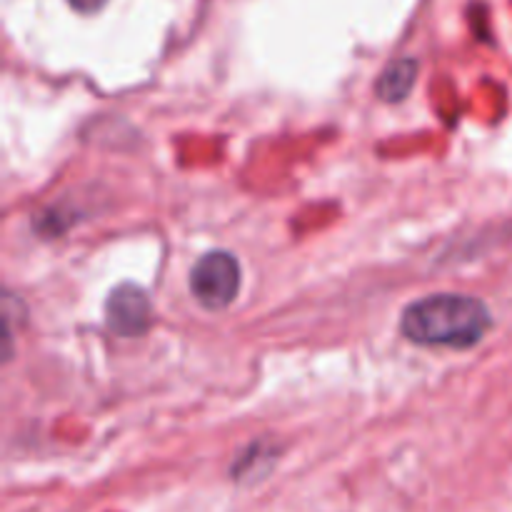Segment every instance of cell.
<instances>
[{"mask_svg":"<svg viewBox=\"0 0 512 512\" xmlns=\"http://www.w3.org/2000/svg\"><path fill=\"white\" fill-rule=\"evenodd\" d=\"M493 325L490 310L473 295H430L408 305L400 328L408 340L428 348H473Z\"/></svg>","mask_w":512,"mask_h":512,"instance_id":"obj_1","label":"cell"},{"mask_svg":"<svg viewBox=\"0 0 512 512\" xmlns=\"http://www.w3.org/2000/svg\"><path fill=\"white\" fill-rule=\"evenodd\" d=\"M190 290L208 310H225L240 290V265L225 250H210L190 270Z\"/></svg>","mask_w":512,"mask_h":512,"instance_id":"obj_2","label":"cell"},{"mask_svg":"<svg viewBox=\"0 0 512 512\" xmlns=\"http://www.w3.org/2000/svg\"><path fill=\"white\" fill-rule=\"evenodd\" d=\"M415 75H418V63L413 58L395 60L393 65H388L380 73L378 83H375V93L385 103H398V100H403L413 90Z\"/></svg>","mask_w":512,"mask_h":512,"instance_id":"obj_4","label":"cell"},{"mask_svg":"<svg viewBox=\"0 0 512 512\" xmlns=\"http://www.w3.org/2000/svg\"><path fill=\"white\" fill-rule=\"evenodd\" d=\"M153 308L143 288L133 283H123L110 293L105 303V323L120 338H138L150 328Z\"/></svg>","mask_w":512,"mask_h":512,"instance_id":"obj_3","label":"cell"},{"mask_svg":"<svg viewBox=\"0 0 512 512\" xmlns=\"http://www.w3.org/2000/svg\"><path fill=\"white\" fill-rule=\"evenodd\" d=\"M68 3L73 5L75 10H80V13H98L108 0H68Z\"/></svg>","mask_w":512,"mask_h":512,"instance_id":"obj_5","label":"cell"}]
</instances>
